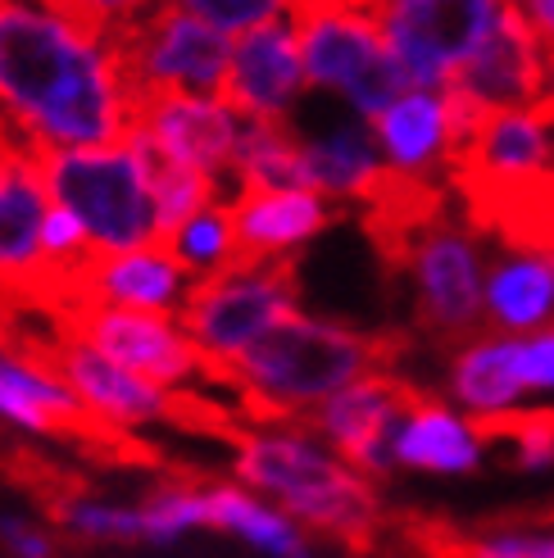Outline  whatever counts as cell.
<instances>
[{
	"label": "cell",
	"instance_id": "277c9868",
	"mask_svg": "<svg viewBox=\"0 0 554 558\" xmlns=\"http://www.w3.org/2000/svg\"><path fill=\"white\" fill-rule=\"evenodd\" d=\"M37 159L50 201L87 228L96 255L164 245L150 178L123 142L92 150H37Z\"/></svg>",
	"mask_w": 554,
	"mask_h": 558
},
{
	"label": "cell",
	"instance_id": "52a82bcc",
	"mask_svg": "<svg viewBox=\"0 0 554 558\" xmlns=\"http://www.w3.org/2000/svg\"><path fill=\"white\" fill-rule=\"evenodd\" d=\"M296 310V259H268V264H232L214 277L191 282V295L178 310V323L201 354L214 364H232L237 354L251 350L264 331H273Z\"/></svg>",
	"mask_w": 554,
	"mask_h": 558
},
{
	"label": "cell",
	"instance_id": "83f0119b",
	"mask_svg": "<svg viewBox=\"0 0 554 558\" xmlns=\"http://www.w3.org/2000/svg\"><path fill=\"white\" fill-rule=\"evenodd\" d=\"M46 509H50L55 522L64 526V532H73V536H82V541H115V545L146 541V518H142V509L96 505V499L60 495V490H46Z\"/></svg>",
	"mask_w": 554,
	"mask_h": 558
},
{
	"label": "cell",
	"instance_id": "f546056e",
	"mask_svg": "<svg viewBox=\"0 0 554 558\" xmlns=\"http://www.w3.org/2000/svg\"><path fill=\"white\" fill-rule=\"evenodd\" d=\"M450 558H554V526H486L450 541Z\"/></svg>",
	"mask_w": 554,
	"mask_h": 558
},
{
	"label": "cell",
	"instance_id": "603a6c76",
	"mask_svg": "<svg viewBox=\"0 0 554 558\" xmlns=\"http://www.w3.org/2000/svg\"><path fill=\"white\" fill-rule=\"evenodd\" d=\"M237 191H314L304 142L287 119H241V142L232 163Z\"/></svg>",
	"mask_w": 554,
	"mask_h": 558
},
{
	"label": "cell",
	"instance_id": "8fae6325",
	"mask_svg": "<svg viewBox=\"0 0 554 558\" xmlns=\"http://www.w3.org/2000/svg\"><path fill=\"white\" fill-rule=\"evenodd\" d=\"M419 396L423 390H413L405 377L382 368V373L350 381L332 400H323L318 409L304 413L300 423L314 436H323L350 468H359L364 477L377 482L396 468V427H400L405 409Z\"/></svg>",
	"mask_w": 554,
	"mask_h": 558
},
{
	"label": "cell",
	"instance_id": "d6a6232c",
	"mask_svg": "<svg viewBox=\"0 0 554 558\" xmlns=\"http://www.w3.org/2000/svg\"><path fill=\"white\" fill-rule=\"evenodd\" d=\"M514 359L522 390H554V323H545L537 337H514Z\"/></svg>",
	"mask_w": 554,
	"mask_h": 558
},
{
	"label": "cell",
	"instance_id": "836d02e7",
	"mask_svg": "<svg viewBox=\"0 0 554 558\" xmlns=\"http://www.w3.org/2000/svg\"><path fill=\"white\" fill-rule=\"evenodd\" d=\"M0 545L10 549V558H55L50 536L27 518H0Z\"/></svg>",
	"mask_w": 554,
	"mask_h": 558
},
{
	"label": "cell",
	"instance_id": "ba28073f",
	"mask_svg": "<svg viewBox=\"0 0 554 558\" xmlns=\"http://www.w3.org/2000/svg\"><path fill=\"white\" fill-rule=\"evenodd\" d=\"M400 268H409L419 291V323L441 341H473L486 318V282L478 245L459 222L436 214L405 245Z\"/></svg>",
	"mask_w": 554,
	"mask_h": 558
},
{
	"label": "cell",
	"instance_id": "6da1fadb",
	"mask_svg": "<svg viewBox=\"0 0 554 558\" xmlns=\"http://www.w3.org/2000/svg\"><path fill=\"white\" fill-rule=\"evenodd\" d=\"M0 109L33 150L119 146L132 128L109 37L27 0H0Z\"/></svg>",
	"mask_w": 554,
	"mask_h": 558
},
{
	"label": "cell",
	"instance_id": "30bf717a",
	"mask_svg": "<svg viewBox=\"0 0 554 558\" xmlns=\"http://www.w3.org/2000/svg\"><path fill=\"white\" fill-rule=\"evenodd\" d=\"M60 327L92 341L100 354H109L115 364L132 368L136 377H146L155 386L173 390L196 377L209 381V359L169 314L123 310V304H69L60 314Z\"/></svg>",
	"mask_w": 554,
	"mask_h": 558
},
{
	"label": "cell",
	"instance_id": "f35d334b",
	"mask_svg": "<svg viewBox=\"0 0 554 558\" xmlns=\"http://www.w3.org/2000/svg\"><path fill=\"white\" fill-rule=\"evenodd\" d=\"M545 259H550V264H554V255H545Z\"/></svg>",
	"mask_w": 554,
	"mask_h": 558
},
{
	"label": "cell",
	"instance_id": "5bb4252c",
	"mask_svg": "<svg viewBox=\"0 0 554 558\" xmlns=\"http://www.w3.org/2000/svg\"><path fill=\"white\" fill-rule=\"evenodd\" d=\"M50 191L41 178V159L33 146H19L10 169L0 173V291L50 300V272H46V214Z\"/></svg>",
	"mask_w": 554,
	"mask_h": 558
},
{
	"label": "cell",
	"instance_id": "7402d4cb",
	"mask_svg": "<svg viewBox=\"0 0 554 558\" xmlns=\"http://www.w3.org/2000/svg\"><path fill=\"white\" fill-rule=\"evenodd\" d=\"M123 146H128L136 159H142V169H146V178H150L164 245L173 241V232L182 228V222H191L201 209L218 205V182H214L209 173H201V169H191V163H182L178 155L164 150L146 123H136V119H132V128H128V136H123Z\"/></svg>",
	"mask_w": 554,
	"mask_h": 558
},
{
	"label": "cell",
	"instance_id": "4fadbf2b",
	"mask_svg": "<svg viewBox=\"0 0 554 558\" xmlns=\"http://www.w3.org/2000/svg\"><path fill=\"white\" fill-rule=\"evenodd\" d=\"M46 359V364L60 373L92 413H100L105 423L115 427H136V423H155V417H169L178 423L182 413V396H173L169 386H155L146 377H136L132 368L115 364L109 354H100L92 341L73 337V331H60V341L50 350H27Z\"/></svg>",
	"mask_w": 554,
	"mask_h": 558
},
{
	"label": "cell",
	"instance_id": "ac0fdd59",
	"mask_svg": "<svg viewBox=\"0 0 554 558\" xmlns=\"http://www.w3.org/2000/svg\"><path fill=\"white\" fill-rule=\"evenodd\" d=\"M554 123L532 109L491 114L468 142L450 155L446 178H522L554 163Z\"/></svg>",
	"mask_w": 554,
	"mask_h": 558
},
{
	"label": "cell",
	"instance_id": "9a60e30c",
	"mask_svg": "<svg viewBox=\"0 0 554 558\" xmlns=\"http://www.w3.org/2000/svg\"><path fill=\"white\" fill-rule=\"evenodd\" d=\"M310 73H304L300 27L296 19L264 23L255 33H241L232 41V69L224 96L251 119H287L300 105Z\"/></svg>",
	"mask_w": 554,
	"mask_h": 558
},
{
	"label": "cell",
	"instance_id": "7c38bea8",
	"mask_svg": "<svg viewBox=\"0 0 554 558\" xmlns=\"http://www.w3.org/2000/svg\"><path fill=\"white\" fill-rule=\"evenodd\" d=\"M132 119L155 132V142L178 155L191 169L209 173L214 182H232L237 142H241V109L228 96L201 92H155L132 105Z\"/></svg>",
	"mask_w": 554,
	"mask_h": 558
},
{
	"label": "cell",
	"instance_id": "e0dca14e",
	"mask_svg": "<svg viewBox=\"0 0 554 558\" xmlns=\"http://www.w3.org/2000/svg\"><path fill=\"white\" fill-rule=\"evenodd\" d=\"M228 205L237 232V264H268L296 255L304 241L332 222L323 191H237Z\"/></svg>",
	"mask_w": 554,
	"mask_h": 558
},
{
	"label": "cell",
	"instance_id": "d590c367",
	"mask_svg": "<svg viewBox=\"0 0 554 558\" xmlns=\"http://www.w3.org/2000/svg\"><path fill=\"white\" fill-rule=\"evenodd\" d=\"M19 146H23V142H14V136H10V128H5V123H0V173H5V169H10V159L19 155Z\"/></svg>",
	"mask_w": 554,
	"mask_h": 558
},
{
	"label": "cell",
	"instance_id": "74e56055",
	"mask_svg": "<svg viewBox=\"0 0 554 558\" xmlns=\"http://www.w3.org/2000/svg\"><path fill=\"white\" fill-rule=\"evenodd\" d=\"M505 5H528V0H505Z\"/></svg>",
	"mask_w": 554,
	"mask_h": 558
},
{
	"label": "cell",
	"instance_id": "4316f807",
	"mask_svg": "<svg viewBox=\"0 0 554 558\" xmlns=\"http://www.w3.org/2000/svg\"><path fill=\"white\" fill-rule=\"evenodd\" d=\"M169 250L182 259L186 272H196V282L201 277H214V272H224L237 264V232H232V205L228 201H218L209 209H201L191 222H182V228L173 232Z\"/></svg>",
	"mask_w": 554,
	"mask_h": 558
},
{
	"label": "cell",
	"instance_id": "cb8c5ba5",
	"mask_svg": "<svg viewBox=\"0 0 554 558\" xmlns=\"http://www.w3.org/2000/svg\"><path fill=\"white\" fill-rule=\"evenodd\" d=\"M450 396L473 417H495V413L518 409V400L528 390H522V377H518L514 337L463 341L459 354L450 359Z\"/></svg>",
	"mask_w": 554,
	"mask_h": 558
},
{
	"label": "cell",
	"instance_id": "ab89813d",
	"mask_svg": "<svg viewBox=\"0 0 554 558\" xmlns=\"http://www.w3.org/2000/svg\"><path fill=\"white\" fill-rule=\"evenodd\" d=\"M354 5H359V0H354Z\"/></svg>",
	"mask_w": 554,
	"mask_h": 558
},
{
	"label": "cell",
	"instance_id": "1f68e13d",
	"mask_svg": "<svg viewBox=\"0 0 554 558\" xmlns=\"http://www.w3.org/2000/svg\"><path fill=\"white\" fill-rule=\"evenodd\" d=\"M37 5L64 14L82 27H92V33H100V37H115V33H123V27H132L136 19H146L159 0H37Z\"/></svg>",
	"mask_w": 554,
	"mask_h": 558
},
{
	"label": "cell",
	"instance_id": "44dd1931",
	"mask_svg": "<svg viewBox=\"0 0 554 558\" xmlns=\"http://www.w3.org/2000/svg\"><path fill=\"white\" fill-rule=\"evenodd\" d=\"M377 146L386 155V169L409 178H436L450 163V114L446 96L413 87L386 114L373 119Z\"/></svg>",
	"mask_w": 554,
	"mask_h": 558
},
{
	"label": "cell",
	"instance_id": "5b68a950",
	"mask_svg": "<svg viewBox=\"0 0 554 558\" xmlns=\"http://www.w3.org/2000/svg\"><path fill=\"white\" fill-rule=\"evenodd\" d=\"M291 19L300 27L310 87L337 92L369 123L413 92V77L396 60L373 10L354 0H304Z\"/></svg>",
	"mask_w": 554,
	"mask_h": 558
},
{
	"label": "cell",
	"instance_id": "ffe728a7",
	"mask_svg": "<svg viewBox=\"0 0 554 558\" xmlns=\"http://www.w3.org/2000/svg\"><path fill=\"white\" fill-rule=\"evenodd\" d=\"M482 432L455 409L432 396H419L396 427V468L436 472V477H463L482 463Z\"/></svg>",
	"mask_w": 554,
	"mask_h": 558
},
{
	"label": "cell",
	"instance_id": "9c48e42d",
	"mask_svg": "<svg viewBox=\"0 0 554 558\" xmlns=\"http://www.w3.org/2000/svg\"><path fill=\"white\" fill-rule=\"evenodd\" d=\"M505 0H400L382 10V33L413 87L441 92L495 33Z\"/></svg>",
	"mask_w": 554,
	"mask_h": 558
},
{
	"label": "cell",
	"instance_id": "4dcf8cb0",
	"mask_svg": "<svg viewBox=\"0 0 554 558\" xmlns=\"http://www.w3.org/2000/svg\"><path fill=\"white\" fill-rule=\"evenodd\" d=\"M178 5L201 14L205 23H214L218 33L241 37V33H255V27H264V23L291 19L304 0H178Z\"/></svg>",
	"mask_w": 554,
	"mask_h": 558
},
{
	"label": "cell",
	"instance_id": "e575fe53",
	"mask_svg": "<svg viewBox=\"0 0 554 558\" xmlns=\"http://www.w3.org/2000/svg\"><path fill=\"white\" fill-rule=\"evenodd\" d=\"M522 14H528V23L537 27V33L554 46V0H528V5H518Z\"/></svg>",
	"mask_w": 554,
	"mask_h": 558
},
{
	"label": "cell",
	"instance_id": "7a4b0ae2",
	"mask_svg": "<svg viewBox=\"0 0 554 558\" xmlns=\"http://www.w3.org/2000/svg\"><path fill=\"white\" fill-rule=\"evenodd\" d=\"M392 359L396 341L291 314L232 364H214L209 381L232 386L255 423H287L318 409L350 381L392 368Z\"/></svg>",
	"mask_w": 554,
	"mask_h": 558
},
{
	"label": "cell",
	"instance_id": "8d00e7d4",
	"mask_svg": "<svg viewBox=\"0 0 554 558\" xmlns=\"http://www.w3.org/2000/svg\"><path fill=\"white\" fill-rule=\"evenodd\" d=\"M359 5H364V10H373V14L382 19V10H392V5H400V0H359Z\"/></svg>",
	"mask_w": 554,
	"mask_h": 558
},
{
	"label": "cell",
	"instance_id": "2e32d148",
	"mask_svg": "<svg viewBox=\"0 0 554 558\" xmlns=\"http://www.w3.org/2000/svg\"><path fill=\"white\" fill-rule=\"evenodd\" d=\"M191 295V277L169 245H142L123 255H100L69 304H123V310L178 314ZM64 304V310H69Z\"/></svg>",
	"mask_w": 554,
	"mask_h": 558
},
{
	"label": "cell",
	"instance_id": "d6986e66",
	"mask_svg": "<svg viewBox=\"0 0 554 558\" xmlns=\"http://www.w3.org/2000/svg\"><path fill=\"white\" fill-rule=\"evenodd\" d=\"M300 142H304V163H310L314 191L337 195V201H373V191L386 178V155L364 114L304 132Z\"/></svg>",
	"mask_w": 554,
	"mask_h": 558
},
{
	"label": "cell",
	"instance_id": "60d3db41",
	"mask_svg": "<svg viewBox=\"0 0 554 558\" xmlns=\"http://www.w3.org/2000/svg\"><path fill=\"white\" fill-rule=\"evenodd\" d=\"M0 123H5V119H0Z\"/></svg>",
	"mask_w": 554,
	"mask_h": 558
},
{
	"label": "cell",
	"instance_id": "484cf974",
	"mask_svg": "<svg viewBox=\"0 0 554 558\" xmlns=\"http://www.w3.org/2000/svg\"><path fill=\"white\" fill-rule=\"evenodd\" d=\"M209 526L232 532L245 545H255L273 558H314V549L296 526V518H282L273 505L245 495L241 486H209Z\"/></svg>",
	"mask_w": 554,
	"mask_h": 558
},
{
	"label": "cell",
	"instance_id": "3957f363",
	"mask_svg": "<svg viewBox=\"0 0 554 558\" xmlns=\"http://www.w3.org/2000/svg\"><path fill=\"white\" fill-rule=\"evenodd\" d=\"M237 477L282 505L296 522L364 549L382 526L373 477L323 450L310 432H237Z\"/></svg>",
	"mask_w": 554,
	"mask_h": 558
},
{
	"label": "cell",
	"instance_id": "8992f818",
	"mask_svg": "<svg viewBox=\"0 0 554 558\" xmlns=\"http://www.w3.org/2000/svg\"><path fill=\"white\" fill-rule=\"evenodd\" d=\"M109 46L119 54L132 105L155 92L224 96L228 87L232 37L218 33L201 14L182 10L178 0H159L146 19L109 37Z\"/></svg>",
	"mask_w": 554,
	"mask_h": 558
},
{
	"label": "cell",
	"instance_id": "f1b7e54d",
	"mask_svg": "<svg viewBox=\"0 0 554 558\" xmlns=\"http://www.w3.org/2000/svg\"><path fill=\"white\" fill-rule=\"evenodd\" d=\"M142 518H146V541L150 545H169L196 526H209V486H159L146 505H142Z\"/></svg>",
	"mask_w": 554,
	"mask_h": 558
},
{
	"label": "cell",
	"instance_id": "d4e9b609",
	"mask_svg": "<svg viewBox=\"0 0 554 558\" xmlns=\"http://www.w3.org/2000/svg\"><path fill=\"white\" fill-rule=\"evenodd\" d=\"M554 314V264L532 250H509L486 277V318L501 331H532Z\"/></svg>",
	"mask_w": 554,
	"mask_h": 558
}]
</instances>
